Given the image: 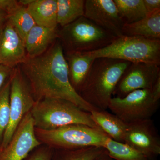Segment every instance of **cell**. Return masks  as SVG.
Listing matches in <instances>:
<instances>
[{"label":"cell","instance_id":"obj_19","mask_svg":"<svg viewBox=\"0 0 160 160\" xmlns=\"http://www.w3.org/2000/svg\"><path fill=\"white\" fill-rule=\"evenodd\" d=\"M85 0H57V23L61 28L84 16Z\"/></svg>","mask_w":160,"mask_h":160},{"label":"cell","instance_id":"obj_21","mask_svg":"<svg viewBox=\"0 0 160 160\" xmlns=\"http://www.w3.org/2000/svg\"><path fill=\"white\" fill-rule=\"evenodd\" d=\"M103 148L109 156L116 160H149L140 152L126 143L116 142L108 138Z\"/></svg>","mask_w":160,"mask_h":160},{"label":"cell","instance_id":"obj_17","mask_svg":"<svg viewBox=\"0 0 160 160\" xmlns=\"http://www.w3.org/2000/svg\"><path fill=\"white\" fill-rule=\"evenodd\" d=\"M122 33L127 36L160 40V10L147 14L135 22L124 24Z\"/></svg>","mask_w":160,"mask_h":160},{"label":"cell","instance_id":"obj_2","mask_svg":"<svg viewBox=\"0 0 160 160\" xmlns=\"http://www.w3.org/2000/svg\"><path fill=\"white\" fill-rule=\"evenodd\" d=\"M130 63L110 58H95L80 95L97 110H107L117 85Z\"/></svg>","mask_w":160,"mask_h":160},{"label":"cell","instance_id":"obj_4","mask_svg":"<svg viewBox=\"0 0 160 160\" xmlns=\"http://www.w3.org/2000/svg\"><path fill=\"white\" fill-rule=\"evenodd\" d=\"M116 38L83 16L59 30L58 40L64 52H84L102 49Z\"/></svg>","mask_w":160,"mask_h":160},{"label":"cell","instance_id":"obj_15","mask_svg":"<svg viewBox=\"0 0 160 160\" xmlns=\"http://www.w3.org/2000/svg\"><path fill=\"white\" fill-rule=\"evenodd\" d=\"M64 55L68 66L70 83L79 93L95 58L86 52H64Z\"/></svg>","mask_w":160,"mask_h":160},{"label":"cell","instance_id":"obj_5","mask_svg":"<svg viewBox=\"0 0 160 160\" xmlns=\"http://www.w3.org/2000/svg\"><path fill=\"white\" fill-rule=\"evenodd\" d=\"M40 142L53 149H76L104 147L108 136L99 129L82 124L68 125L54 129L35 128Z\"/></svg>","mask_w":160,"mask_h":160},{"label":"cell","instance_id":"obj_7","mask_svg":"<svg viewBox=\"0 0 160 160\" xmlns=\"http://www.w3.org/2000/svg\"><path fill=\"white\" fill-rule=\"evenodd\" d=\"M10 81V118L0 149L7 146L23 118L31 111L36 102L19 66L13 69Z\"/></svg>","mask_w":160,"mask_h":160},{"label":"cell","instance_id":"obj_26","mask_svg":"<svg viewBox=\"0 0 160 160\" xmlns=\"http://www.w3.org/2000/svg\"><path fill=\"white\" fill-rule=\"evenodd\" d=\"M21 6L19 1L16 0H0V10L6 12L7 17Z\"/></svg>","mask_w":160,"mask_h":160},{"label":"cell","instance_id":"obj_25","mask_svg":"<svg viewBox=\"0 0 160 160\" xmlns=\"http://www.w3.org/2000/svg\"><path fill=\"white\" fill-rule=\"evenodd\" d=\"M54 149L42 144L29 153L24 160H51Z\"/></svg>","mask_w":160,"mask_h":160},{"label":"cell","instance_id":"obj_3","mask_svg":"<svg viewBox=\"0 0 160 160\" xmlns=\"http://www.w3.org/2000/svg\"><path fill=\"white\" fill-rule=\"evenodd\" d=\"M30 113L35 128L38 129L50 130L68 125L82 124L100 129L92 119L90 112L66 100L45 98L38 100Z\"/></svg>","mask_w":160,"mask_h":160},{"label":"cell","instance_id":"obj_6","mask_svg":"<svg viewBox=\"0 0 160 160\" xmlns=\"http://www.w3.org/2000/svg\"><path fill=\"white\" fill-rule=\"evenodd\" d=\"M86 52L94 58H110L160 66V40L122 35L102 49Z\"/></svg>","mask_w":160,"mask_h":160},{"label":"cell","instance_id":"obj_14","mask_svg":"<svg viewBox=\"0 0 160 160\" xmlns=\"http://www.w3.org/2000/svg\"><path fill=\"white\" fill-rule=\"evenodd\" d=\"M58 28L35 26L29 32L25 39L27 57H36L46 52L58 39Z\"/></svg>","mask_w":160,"mask_h":160},{"label":"cell","instance_id":"obj_28","mask_svg":"<svg viewBox=\"0 0 160 160\" xmlns=\"http://www.w3.org/2000/svg\"><path fill=\"white\" fill-rule=\"evenodd\" d=\"M147 14L160 10V0H143Z\"/></svg>","mask_w":160,"mask_h":160},{"label":"cell","instance_id":"obj_9","mask_svg":"<svg viewBox=\"0 0 160 160\" xmlns=\"http://www.w3.org/2000/svg\"><path fill=\"white\" fill-rule=\"evenodd\" d=\"M124 143L149 160H157L160 155V137L151 119L127 124Z\"/></svg>","mask_w":160,"mask_h":160},{"label":"cell","instance_id":"obj_8","mask_svg":"<svg viewBox=\"0 0 160 160\" xmlns=\"http://www.w3.org/2000/svg\"><path fill=\"white\" fill-rule=\"evenodd\" d=\"M152 89H139L123 98H112L108 109L126 124L150 119L159 107Z\"/></svg>","mask_w":160,"mask_h":160},{"label":"cell","instance_id":"obj_1","mask_svg":"<svg viewBox=\"0 0 160 160\" xmlns=\"http://www.w3.org/2000/svg\"><path fill=\"white\" fill-rule=\"evenodd\" d=\"M19 66L36 101L45 98L62 99L88 112L98 110L86 102L72 86L64 50L58 40L46 52L36 57L27 58Z\"/></svg>","mask_w":160,"mask_h":160},{"label":"cell","instance_id":"obj_24","mask_svg":"<svg viewBox=\"0 0 160 160\" xmlns=\"http://www.w3.org/2000/svg\"><path fill=\"white\" fill-rule=\"evenodd\" d=\"M10 78L0 90V146L8 127L10 118Z\"/></svg>","mask_w":160,"mask_h":160},{"label":"cell","instance_id":"obj_31","mask_svg":"<svg viewBox=\"0 0 160 160\" xmlns=\"http://www.w3.org/2000/svg\"><path fill=\"white\" fill-rule=\"evenodd\" d=\"M94 160H114L108 155L107 151L100 155Z\"/></svg>","mask_w":160,"mask_h":160},{"label":"cell","instance_id":"obj_12","mask_svg":"<svg viewBox=\"0 0 160 160\" xmlns=\"http://www.w3.org/2000/svg\"><path fill=\"white\" fill-rule=\"evenodd\" d=\"M84 16L117 37L123 35L124 24L113 0H85Z\"/></svg>","mask_w":160,"mask_h":160},{"label":"cell","instance_id":"obj_22","mask_svg":"<svg viewBox=\"0 0 160 160\" xmlns=\"http://www.w3.org/2000/svg\"><path fill=\"white\" fill-rule=\"evenodd\" d=\"M106 151L105 148L100 147L76 149H54L51 160H94Z\"/></svg>","mask_w":160,"mask_h":160},{"label":"cell","instance_id":"obj_11","mask_svg":"<svg viewBox=\"0 0 160 160\" xmlns=\"http://www.w3.org/2000/svg\"><path fill=\"white\" fill-rule=\"evenodd\" d=\"M34 129L29 112L23 118L7 146L0 149V160H24L42 145L36 136Z\"/></svg>","mask_w":160,"mask_h":160},{"label":"cell","instance_id":"obj_29","mask_svg":"<svg viewBox=\"0 0 160 160\" xmlns=\"http://www.w3.org/2000/svg\"><path fill=\"white\" fill-rule=\"evenodd\" d=\"M152 97L156 102H160V76L156 81L152 89Z\"/></svg>","mask_w":160,"mask_h":160},{"label":"cell","instance_id":"obj_32","mask_svg":"<svg viewBox=\"0 0 160 160\" xmlns=\"http://www.w3.org/2000/svg\"><path fill=\"white\" fill-rule=\"evenodd\" d=\"M3 27H2V28H0V37H1V33H2V29Z\"/></svg>","mask_w":160,"mask_h":160},{"label":"cell","instance_id":"obj_20","mask_svg":"<svg viewBox=\"0 0 160 160\" xmlns=\"http://www.w3.org/2000/svg\"><path fill=\"white\" fill-rule=\"evenodd\" d=\"M124 24H132L147 15L143 0H113Z\"/></svg>","mask_w":160,"mask_h":160},{"label":"cell","instance_id":"obj_23","mask_svg":"<svg viewBox=\"0 0 160 160\" xmlns=\"http://www.w3.org/2000/svg\"><path fill=\"white\" fill-rule=\"evenodd\" d=\"M7 20L17 31L24 42L29 32L36 25L26 7L22 6L8 16Z\"/></svg>","mask_w":160,"mask_h":160},{"label":"cell","instance_id":"obj_30","mask_svg":"<svg viewBox=\"0 0 160 160\" xmlns=\"http://www.w3.org/2000/svg\"><path fill=\"white\" fill-rule=\"evenodd\" d=\"M7 20V15L4 11L0 10V28L4 26Z\"/></svg>","mask_w":160,"mask_h":160},{"label":"cell","instance_id":"obj_18","mask_svg":"<svg viewBox=\"0 0 160 160\" xmlns=\"http://www.w3.org/2000/svg\"><path fill=\"white\" fill-rule=\"evenodd\" d=\"M26 8L36 25L58 28L57 0H33Z\"/></svg>","mask_w":160,"mask_h":160},{"label":"cell","instance_id":"obj_16","mask_svg":"<svg viewBox=\"0 0 160 160\" xmlns=\"http://www.w3.org/2000/svg\"><path fill=\"white\" fill-rule=\"evenodd\" d=\"M91 118L100 129L108 137L116 142L124 143L127 124L117 116L106 110L90 112Z\"/></svg>","mask_w":160,"mask_h":160},{"label":"cell","instance_id":"obj_13","mask_svg":"<svg viewBox=\"0 0 160 160\" xmlns=\"http://www.w3.org/2000/svg\"><path fill=\"white\" fill-rule=\"evenodd\" d=\"M27 58L25 42L7 20L0 37V65L14 68Z\"/></svg>","mask_w":160,"mask_h":160},{"label":"cell","instance_id":"obj_10","mask_svg":"<svg viewBox=\"0 0 160 160\" xmlns=\"http://www.w3.org/2000/svg\"><path fill=\"white\" fill-rule=\"evenodd\" d=\"M160 76V66L131 63L121 76L113 95L114 97L123 98L135 90L152 89Z\"/></svg>","mask_w":160,"mask_h":160},{"label":"cell","instance_id":"obj_27","mask_svg":"<svg viewBox=\"0 0 160 160\" xmlns=\"http://www.w3.org/2000/svg\"><path fill=\"white\" fill-rule=\"evenodd\" d=\"M14 68L0 65V90L11 76Z\"/></svg>","mask_w":160,"mask_h":160}]
</instances>
